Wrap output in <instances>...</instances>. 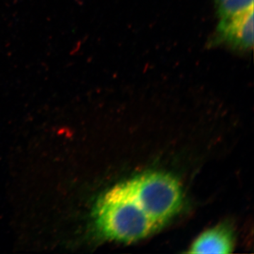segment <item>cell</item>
Here are the masks:
<instances>
[{
  "label": "cell",
  "instance_id": "6da1fadb",
  "mask_svg": "<svg viewBox=\"0 0 254 254\" xmlns=\"http://www.w3.org/2000/svg\"><path fill=\"white\" fill-rule=\"evenodd\" d=\"M93 215L102 237L123 243L143 240L160 228L145 213L127 181L102 195Z\"/></svg>",
  "mask_w": 254,
  "mask_h": 254
},
{
  "label": "cell",
  "instance_id": "7a4b0ae2",
  "mask_svg": "<svg viewBox=\"0 0 254 254\" xmlns=\"http://www.w3.org/2000/svg\"><path fill=\"white\" fill-rule=\"evenodd\" d=\"M147 215L164 226L181 208L182 191L176 179L169 174L151 172L127 180Z\"/></svg>",
  "mask_w": 254,
  "mask_h": 254
},
{
  "label": "cell",
  "instance_id": "3957f363",
  "mask_svg": "<svg viewBox=\"0 0 254 254\" xmlns=\"http://www.w3.org/2000/svg\"><path fill=\"white\" fill-rule=\"evenodd\" d=\"M225 44L235 50H250L254 45V6L243 12L220 18L210 46Z\"/></svg>",
  "mask_w": 254,
  "mask_h": 254
},
{
  "label": "cell",
  "instance_id": "277c9868",
  "mask_svg": "<svg viewBox=\"0 0 254 254\" xmlns=\"http://www.w3.org/2000/svg\"><path fill=\"white\" fill-rule=\"evenodd\" d=\"M234 248L231 230L220 225L200 235L190 247V254H230Z\"/></svg>",
  "mask_w": 254,
  "mask_h": 254
},
{
  "label": "cell",
  "instance_id": "5b68a950",
  "mask_svg": "<svg viewBox=\"0 0 254 254\" xmlns=\"http://www.w3.org/2000/svg\"><path fill=\"white\" fill-rule=\"evenodd\" d=\"M217 13L220 18L230 17L254 6V0H215Z\"/></svg>",
  "mask_w": 254,
  "mask_h": 254
}]
</instances>
